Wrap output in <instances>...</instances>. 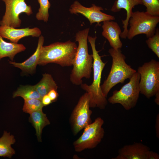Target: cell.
<instances>
[{
  "mask_svg": "<svg viewBox=\"0 0 159 159\" xmlns=\"http://www.w3.org/2000/svg\"><path fill=\"white\" fill-rule=\"evenodd\" d=\"M29 121L35 129L36 135L39 142H42L43 128L50 124V122L42 110L36 111L30 114Z\"/></svg>",
  "mask_w": 159,
  "mask_h": 159,
  "instance_id": "18",
  "label": "cell"
},
{
  "mask_svg": "<svg viewBox=\"0 0 159 159\" xmlns=\"http://www.w3.org/2000/svg\"><path fill=\"white\" fill-rule=\"evenodd\" d=\"M41 34V30L37 27L16 29L7 25H0V35L14 43H17L23 37L29 36L39 37Z\"/></svg>",
  "mask_w": 159,
  "mask_h": 159,
  "instance_id": "12",
  "label": "cell"
},
{
  "mask_svg": "<svg viewBox=\"0 0 159 159\" xmlns=\"http://www.w3.org/2000/svg\"><path fill=\"white\" fill-rule=\"evenodd\" d=\"M146 42L149 48L159 58V29L157 28L155 34L148 38Z\"/></svg>",
  "mask_w": 159,
  "mask_h": 159,
  "instance_id": "24",
  "label": "cell"
},
{
  "mask_svg": "<svg viewBox=\"0 0 159 159\" xmlns=\"http://www.w3.org/2000/svg\"><path fill=\"white\" fill-rule=\"evenodd\" d=\"M40 7L36 14V18L39 21H43L47 22L49 16V10L51 4L49 0H38Z\"/></svg>",
  "mask_w": 159,
  "mask_h": 159,
  "instance_id": "22",
  "label": "cell"
},
{
  "mask_svg": "<svg viewBox=\"0 0 159 159\" xmlns=\"http://www.w3.org/2000/svg\"><path fill=\"white\" fill-rule=\"evenodd\" d=\"M146 8V11L150 15L159 16V0H141Z\"/></svg>",
  "mask_w": 159,
  "mask_h": 159,
  "instance_id": "25",
  "label": "cell"
},
{
  "mask_svg": "<svg viewBox=\"0 0 159 159\" xmlns=\"http://www.w3.org/2000/svg\"><path fill=\"white\" fill-rule=\"evenodd\" d=\"M159 155L157 153L149 150L147 153V159H159Z\"/></svg>",
  "mask_w": 159,
  "mask_h": 159,
  "instance_id": "27",
  "label": "cell"
},
{
  "mask_svg": "<svg viewBox=\"0 0 159 159\" xmlns=\"http://www.w3.org/2000/svg\"><path fill=\"white\" fill-rule=\"evenodd\" d=\"M97 37L88 36L87 40L92 49L93 58L92 69L93 80L90 85L86 84H81V88L88 93L90 97V107H98L104 109L107 104V101L103 94L101 87V82L102 71L106 63L102 60L96 48L95 42Z\"/></svg>",
  "mask_w": 159,
  "mask_h": 159,
  "instance_id": "2",
  "label": "cell"
},
{
  "mask_svg": "<svg viewBox=\"0 0 159 159\" xmlns=\"http://www.w3.org/2000/svg\"><path fill=\"white\" fill-rule=\"evenodd\" d=\"M155 102L158 105H159V91L157 92L155 94Z\"/></svg>",
  "mask_w": 159,
  "mask_h": 159,
  "instance_id": "30",
  "label": "cell"
},
{
  "mask_svg": "<svg viewBox=\"0 0 159 159\" xmlns=\"http://www.w3.org/2000/svg\"><path fill=\"white\" fill-rule=\"evenodd\" d=\"M108 52L112 58L110 70L107 79L101 85L102 91L106 97L110 90L118 83H123L130 79L137 71L125 62L126 57L120 49H110Z\"/></svg>",
  "mask_w": 159,
  "mask_h": 159,
  "instance_id": "4",
  "label": "cell"
},
{
  "mask_svg": "<svg viewBox=\"0 0 159 159\" xmlns=\"http://www.w3.org/2000/svg\"><path fill=\"white\" fill-rule=\"evenodd\" d=\"M140 93L150 99L159 91V62L152 59L138 68Z\"/></svg>",
  "mask_w": 159,
  "mask_h": 159,
  "instance_id": "6",
  "label": "cell"
},
{
  "mask_svg": "<svg viewBox=\"0 0 159 159\" xmlns=\"http://www.w3.org/2000/svg\"><path fill=\"white\" fill-rule=\"evenodd\" d=\"M44 42V38L41 35L39 37L36 50L30 57L22 63H16L9 60V63L13 66L21 69L24 73L32 74L34 72L38 64L40 50Z\"/></svg>",
  "mask_w": 159,
  "mask_h": 159,
  "instance_id": "16",
  "label": "cell"
},
{
  "mask_svg": "<svg viewBox=\"0 0 159 159\" xmlns=\"http://www.w3.org/2000/svg\"><path fill=\"white\" fill-rule=\"evenodd\" d=\"M44 106L40 100L37 99H25L23 110L30 114L36 111L42 110Z\"/></svg>",
  "mask_w": 159,
  "mask_h": 159,
  "instance_id": "23",
  "label": "cell"
},
{
  "mask_svg": "<svg viewBox=\"0 0 159 159\" xmlns=\"http://www.w3.org/2000/svg\"><path fill=\"white\" fill-rule=\"evenodd\" d=\"M21 97L24 100L37 99L41 100L42 97L36 90L34 86L21 85L15 92L13 95V98Z\"/></svg>",
  "mask_w": 159,
  "mask_h": 159,
  "instance_id": "21",
  "label": "cell"
},
{
  "mask_svg": "<svg viewBox=\"0 0 159 159\" xmlns=\"http://www.w3.org/2000/svg\"><path fill=\"white\" fill-rule=\"evenodd\" d=\"M15 141L13 135H11L10 132L4 131L3 135L0 138V157L11 158L15 153L11 145L14 144Z\"/></svg>",
  "mask_w": 159,
  "mask_h": 159,
  "instance_id": "19",
  "label": "cell"
},
{
  "mask_svg": "<svg viewBox=\"0 0 159 159\" xmlns=\"http://www.w3.org/2000/svg\"><path fill=\"white\" fill-rule=\"evenodd\" d=\"M5 5L4 14L0 25H7L15 28L19 27L21 21L19 18L20 14L24 13L28 16L33 13L32 8L27 5L25 0H1Z\"/></svg>",
  "mask_w": 159,
  "mask_h": 159,
  "instance_id": "9",
  "label": "cell"
},
{
  "mask_svg": "<svg viewBox=\"0 0 159 159\" xmlns=\"http://www.w3.org/2000/svg\"><path fill=\"white\" fill-rule=\"evenodd\" d=\"M90 107V97L86 92L80 97L71 115V122L74 135L92 123V112Z\"/></svg>",
  "mask_w": 159,
  "mask_h": 159,
  "instance_id": "10",
  "label": "cell"
},
{
  "mask_svg": "<svg viewBox=\"0 0 159 159\" xmlns=\"http://www.w3.org/2000/svg\"><path fill=\"white\" fill-rule=\"evenodd\" d=\"M47 95L52 102L56 101L59 96L57 90L54 89H52L50 91Z\"/></svg>",
  "mask_w": 159,
  "mask_h": 159,
  "instance_id": "26",
  "label": "cell"
},
{
  "mask_svg": "<svg viewBox=\"0 0 159 159\" xmlns=\"http://www.w3.org/2000/svg\"><path fill=\"white\" fill-rule=\"evenodd\" d=\"M77 47L76 43L70 40L43 46L40 50L38 64L44 66L54 63L62 67L71 66Z\"/></svg>",
  "mask_w": 159,
  "mask_h": 159,
  "instance_id": "3",
  "label": "cell"
},
{
  "mask_svg": "<svg viewBox=\"0 0 159 159\" xmlns=\"http://www.w3.org/2000/svg\"><path fill=\"white\" fill-rule=\"evenodd\" d=\"M89 28L79 31L76 33L75 41L78 42L76 55L73 60V68L70 76L72 83L75 85L82 83V79H89L91 77L93 58L92 54H89L87 38Z\"/></svg>",
  "mask_w": 159,
  "mask_h": 159,
  "instance_id": "1",
  "label": "cell"
},
{
  "mask_svg": "<svg viewBox=\"0 0 159 159\" xmlns=\"http://www.w3.org/2000/svg\"><path fill=\"white\" fill-rule=\"evenodd\" d=\"M159 22V16H153L146 11H132L129 21L130 28L127 38L131 40L142 34H145L147 38L151 37L155 33Z\"/></svg>",
  "mask_w": 159,
  "mask_h": 159,
  "instance_id": "7",
  "label": "cell"
},
{
  "mask_svg": "<svg viewBox=\"0 0 159 159\" xmlns=\"http://www.w3.org/2000/svg\"><path fill=\"white\" fill-rule=\"evenodd\" d=\"M140 74L136 72L129 79L128 82L118 90L112 92L108 101L111 104H119L126 110L134 108L136 105L139 96Z\"/></svg>",
  "mask_w": 159,
  "mask_h": 159,
  "instance_id": "5",
  "label": "cell"
},
{
  "mask_svg": "<svg viewBox=\"0 0 159 159\" xmlns=\"http://www.w3.org/2000/svg\"><path fill=\"white\" fill-rule=\"evenodd\" d=\"M102 27V35L108 41L112 48L121 49L122 46L120 39L122 32L118 24L113 21H105L103 22Z\"/></svg>",
  "mask_w": 159,
  "mask_h": 159,
  "instance_id": "14",
  "label": "cell"
},
{
  "mask_svg": "<svg viewBox=\"0 0 159 159\" xmlns=\"http://www.w3.org/2000/svg\"><path fill=\"white\" fill-rule=\"evenodd\" d=\"M141 4H143L141 0H116L115 1L111 9L112 11L118 12L122 9H124L126 11V18L122 20L124 29L120 35L121 38H127L129 21L132 12V9L135 6Z\"/></svg>",
  "mask_w": 159,
  "mask_h": 159,
  "instance_id": "15",
  "label": "cell"
},
{
  "mask_svg": "<svg viewBox=\"0 0 159 159\" xmlns=\"http://www.w3.org/2000/svg\"><path fill=\"white\" fill-rule=\"evenodd\" d=\"M102 7L94 4L90 7H85L77 1H75L71 5L69 11L72 14H80L86 18L90 25L96 23L99 24L100 22L115 19V17L102 11Z\"/></svg>",
  "mask_w": 159,
  "mask_h": 159,
  "instance_id": "11",
  "label": "cell"
},
{
  "mask_svg": "<svg viewBox=\"0 0 159 159\" xmlns=\"http://www.w3.org/2000/svg\"><path fill=\"white\" fill-rule=\"evenodd\" d=\"M104 121L98 117L94 121L87 126L81 136L73 143L76 152L95 148L103 138L105 131L102 126Z\"/></svg>",
  "mask_w": 159,
  "mask_h": 159,
  "instance_id": "8",
  "label": "cell"
},
{
  "mask_svg": "<svg viewBox=\"0 0 159 159\" xmlns=\"http://www.w3.org/2000/svg\"><path fill=\"white\" fill-rule=\"evenodd\" d=\"M150 148L140 143L123 146L120 148L118 154L112 159H147Z\"/></svg>",
  "mask_w": 159,
  "mask_h": 159,
  "instance_id": "13",
  "label": "cell"
},
{
  "mask_svg": "<svg viewBox=\"0 0 159 159\" xmlns=\"http://www.w3.org/2000/svg\"><path fill=\"white\" fill-rule=\"evenodd\" d=\"M34 87L42 97L52 90H57L58 88L52 75L47 73L43 74L41 80Z\"/></svg>",
  "mask_w": 159,
  "mask_h": 159,
  "instance_id": "20",
  "label": "cell"
},
{
  "mask_svg": "<svg viewBox=\"0 0 159 159\" xmlns=\"http://www.w3.org/2000/svg\"><path fill=\"white\" fill-rule=\"evenodd\" d=\"M155 129L156 135L158 138H159V115L158 114L156 117L155 123Z\"/></svg>",
  "mask_w": 159,
  "mask_h": 159,
  "instance_id": "29",
  "label": "cell"
},
{
  "mask_svg": "<svg viewBox=\"0 0 159 159\" xmlns=\"http://www.w3.org/2000/svg\"><path fill=\"white\" fill-rule=\"evenodd\" d=\"M41 101L44 106L49 105L52 102V101L47 94L44 95L42 97Z\"/></svg>",
  "mask_w": 159,
  "mask_h": 159,
  "instance_id": "28",
  "label": "cell"
},
{
  "mask_svg": "<svg viewBox=\"0 0 159 159\" xmlns=\"http://www.w3.org/2000/svg\"><path fill=\"white\" fill-rule=\"evenodd\" d=\"M26 49L25 46L22 44L6 42L0 35V60L7 57L11 61H13L16 54L24 51Z\"/></svg>",
  "mask_w": 159,
  "mask_h": 159,
  "instance_id": "17",
  "label": "cell"
}]
</instances>
